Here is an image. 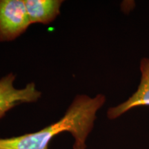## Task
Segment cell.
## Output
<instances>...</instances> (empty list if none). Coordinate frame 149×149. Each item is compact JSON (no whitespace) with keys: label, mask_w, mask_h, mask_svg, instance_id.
Returning a JSON list of instances; mask_svg holds the SVG:
<instances>
[{"label":"cell","mask_w":149,"mask_h":149,"mask_svg":"<svg viewBox=\"0 0 149 149\" xmlns=\"http://www.w3.org/2000/svg\"><path fill=\"white\" fill-rule=\"evenodd\" d=\"M63 1L60 0H25L26 8L31 24H47L59 14Z\"/></svg>","instance_id":"obj_5"},{"label":"cell","mask_w":149,"mask_h":149,"mask_svg":"<svg viewBox=\"0 0 149 149\" xmlns=\"http://www.w3.org/2000/svg\"><path fill=\"white\" fill-rule=\"evenodd\" d=\"M106 97L78 95L60 120L36 133L0 139V149H48L55 135L69 132L73 136L74 149H86V141L92 130L97 112L105 104Z\"/></svg>","instance_id":"obj_1"},{"label":"cell","mask_w":149,"mask_h":149,"mask_svg":"<svg viewBox=\"0 0 149 149\" xmlns=\"http://www.w3.org/2000/svg\"><path fill=\"white\" fill-rule=\"evenodd\" d=\"M141 77L137 90L126 101L108 110L107 117L115 120L130 110L149 106V57H143L139 63Z\"/></svg>","instance_id":"obj_4"},{"label":"cell","mask_w":149,"mask_h":149,"mask_svg":"<svg viewBox=\"0 0 149 149\" xmlns=\"http://www.w3.org/2000/svg\"><path fill=\"white\" fill-rule=\"evenodd\" d=\"M15 75L10 73L0 79V119L17 104L35 102L42 95L33 83L29 84L24 88H15Z\"/></svg>","instance_id":"obj_3"},{"label":"cell","mask_w":149,"mask_h":149,"mask_svg":"<svg viewBox=\"0 0 149 149\" xmlns=\"http://www.w3.org/2000/svg\"><path fill=\"white\" fill-rule=\"evenodd\" d=\"M23 0H0V42L19 36L31 24Z\"/></svg>","instance_id":"obj_2"}]
</instances>
